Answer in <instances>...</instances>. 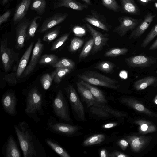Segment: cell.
I'll return each instance as SVG.
<instances>
[{
    "label": "cell",
    "mask_w": 157,
    "mask_h": 157,
    "mask_svg": "<svg viewBox=\"0 0 157 157\" xmlns=\"http://www.w3.org/2000/svg\"><path fill=\"white\" fill-rule=\"evenodd\" d=\"M14 128L24 157L46 156L44 148L27 123L20 122Z\"/></svg>",
    "instance_id": "obj_1"
},
{
    "label": "cell",
    "mask_w": 157,
    "mask_h": 157,
    "mask_svg": "<svg viewBox=\"0 0 157 157\" xmlns=\"http://www.w3.org/2000/svg\"><path fill=\"white\" fill-rule=\"evenodd\" d=\"M44 101L42 94L35 87L31 89L26 96L25 113L36 122L40 121L37 113L41 115L44 114Z\"/></svg>",
    "instance_id": "obj_2"
},
{
    "label": "cell",
    "mask_w": 157,
    "mask_h": 157,
    "mask_svg": "<svg viewBox=\"0 0 157 157\" xmlns=\"http://www.w3.org/2000/svg\"><path fill=\"white\" fill-rule=\"evenodd\" d=\"M78 77L81 80L91 85L100 86L112 89L119 87V82L93 70L86 71L79 74Z\"/></svg>",
    "instance_id": "obj_3"
},
{
    "label": "cell",
    "mask_w": 157,
    "mask_h": 157,
    "mask_svg": "<svg viewBox=\"0 0 157 157\" xmlns=\"http://www.w3.org/2000/svg\"><path fill=\"white\" fill-rule=\"evenodd\" d=\"M54 113L60 119L66 121L70 120L69 110L66 100L62 91L59 89L52 102Z\"/></svg>",
    "instance_id": "obj_4"
},
{
    "label": "cell",
    "mask_w": 157,
    "mask_h": 157,
    "mask_svg": "<svg viewBox=\"0 0 157 157\" xmlns=\"http://www.w3.org/2000/svg\"><path fill=\"white\" fill-rule=\"evenodd\" d=\"M0 54L3 66L6 72L10 71L14 62L18 61V54L8 46L7 38L1 42Z\"/></svg>",
    "instance_id": "obj_5"
},
{
    "label": "cell",
    "mask_w": 157,
    "mask_h": 157,
    "mask_svg": "<svg viewBox=\"0 0 157 157\" xmlns=\"http://www.w3.org/2000/svg\"><path fill=\"white\" fill-rule=\"evenodd\" d=\"M48 129L51 131L56 133L66 135H73L78 131V127L58 121L56 118L52 116L47 123Z\"/></svg>",
    "instance_id": "obj_6"
},
{
    "label": "cell",
    "mask_w": 157,
    "mask_h": 157,
    "mask_svg": "<svg viewBox=\"0 0 157 157\" xmlns=\"http://www.w3.org/2000/svg\"><path fill=\"white\" fill-rule=\"evenodd\" d=\"M72 108L81 121L86 120L84 108L76 90L73 86L69 85L65 88Z\"/></svg>",
    "instance_id": "obj_7"
},
{
    "label": "cell",
    "mask_w": 157,
    "mask_h": 157,
    "mask_svg": "<svg viewBox=\"0 0 157 157\" xmlns=\"http://www.w3.org/2000/svg\"><path fill=\"white\" fill-rule=\"evenodd\" d=\"M119 24L113 30L121 37L124 36L129 31L133 30L143 21L141 19L122 16L118 18Z\"/></svg>",
    "instance_id": "obj_8"
},
{
    "label": "cell",
    "mask_w": 157,
    "mask_h": 157,
    "mask_svg": "<svg viewBox=\"0 0 157 157\" xmlns=\"http://www.w3.org/2000/svg\"><path fill=\"white\" fill-rule=\"evenodd\" d=\"M125 60L130 67L145 68L155 63L157 61V57L140 54L126 58Z\"/></svg>",
    "instance_id": "obj_9"
},
{
    "label": "cell",
    "mask_w": 157,
    "mask_h": 157,
    "mask_svg": "<svg viewBox=\"0 0 157 157\" xmlns=\"http://www.w3.org/2000/svg\"><path fill=\"white\" fill-rule=\"evenodd\" d=\"M90 110L93 114L104 118L113 116L121 117L126 115V113H125L113 109L105 104H94L90 107Z\"/></svg>",
    "instance_id": "obj_10"
},
{
    "label": "cell",
    "mask_w": 157,
    "mask_h": 157,
    "mask_svg": "<svg viewBox=\"0 0 157 157\" xmlns=\"http://www.w3.org/2000/svg\"><path fill=\"white\" fill-rule=\"evenodd\" d=\"M30 20L23 18L19 21L15 28L16 48L18 50L24 46L25 42L27 36V31L30 23Z\"/></svg>",
    "instance_id": "obj_11"
},
{
    "label": "cell",
    "mask_w": 157,
    "mask_h": 157,
    "mask_svg": "<svg viewBox=\"0 0 157 157\" xmlns=\"http://www.w3.org/2000/svg\"><path fill=\"white\" fill-rule=\"evenodd\" d=\"M43 47L40 39H38L32 50L29 63L23 73L24 77L28 76L34 70L42 53Z\"/></svg>",
    "instance_id": "obj_12"
},
{
    "label": "cell",
    "mask_w": 157,
    "mask_h": 157,
    "mask_svg": "<svg viewBox=\"0 0 157 157\" xmlns=\"http://www.w3.org/2000/svg\"><path fill=\"white\" fill-rule=\"evenodd\" d=\"M88 29L94 40V45L92 54H95L100 51L107 44L109 40L106 35L97 31L89 24H86Z\"/></svg>",
    "instance_id": "obj_13"
},
{
    "label": "cell",
    "mask_w": 157,
    "mask_h": 157,
    "mask_svg": "<svg viewBox=\"0 0 157 157\" xmlns=\"http://www.w3.org/2000/svg\"><path fill=\"white\" fill-rule=\"evenodd\" d=\"M84 19L90 24L105 31H109L111 28L105 17L94 10H91V14L86 15Z\"/></svg>",
    "instance_id": "obj_14"
},
{
    "label": "cell",
    "mask_w": 157,
    "mask_h": 157,
    "mask_svg": "<svg viewBox=\"0 0 157 157\" xmlns=\"http://www.w3.org/2000/svg\"><path fill=\"white\" fill-rule=\"evenodd\" d=\"M17 100L15 94L12 92H7L2 96L1 101L2 106L9 115L15 116L16 114Z\"/></svg>",
    "instance_id": "obj_15"
},
{
    "label": "cell",
    "mask_w": 157,
    "mask_h": 157,
    "mask_svg": "<svg viewBox=\"0 0 157 157\" xmlns=\"http://www.w3.org/2000/svg\"><path fill=\"white\" fill-rule=\"evenodd\" d=\"M68 16L67 13H57L46 18L44 21L38 32L43 33L64 21Z\"/></svg>",
    "instance_id": "obj_16"
},
{
    "label": "cell",
    "mask_w": 157,
    "mask_h": 157,
    "mask_svg": "<svg viewBox=\"0 0 157 157\" xmlns=\"http://www.w3.org/2000/svg\"><path fill=\"white\" fill-rule=\"evenodd\" d=\"M156 15V14L149 13L147 14L144 20L132 31L129 39H136L140 37L153 21Z\"/></svg>",
    "instance_id": "obj_17"
},
{
    "label": "cell",
    "mask_w": 157,
    "mask_h": 157,
    "mask_svg": "<svg viewBox=\"0 0 157 157\" xmlns=\"http://www.w3.org/2000/svg\"><path fill=\"white\" fill-rule=\"evenodd\" d=\"M2 153L5 157H20L21 153L16 142L12 135H10L3 147Z\"/></svg>",
    "instance_id": "obj_18"
},
{
    "label": "cell",
    "mask_w": 157,
    "mask_h": 157,
    "mask_svg": "<svg viewBox=\"0 0 157 157\" xmlns=\"http://www.w3.org/2000/svg\"><path fill=\"white\" fill-rule=\"evenodd\" d=\"M121 101L122 103L138 112L151 117H157V114L151 111L141 103L132 98H124L121 99Z\"/></svg>",
    "instance_id": "obj_19"
},
{
    "label": "cell",
    "mask_w": 157,
    "mask_h": 157,
    "mask_svg": "<svg viewBox=\"0 0 157 157\" xmlns=\"http://www.w3.org/2000/svg\"><path fill=\"white\" fill-rule=\"evenodd\" d=\"M66 7L77 11H82L88 8L86 4H82L75 0H56L54 4V9Z\"/></svg>",
    "instance_id": "obj_20"
},
{
    "label": "cell",
    "mask_w": 157,
    "mask_h": 157,
    "mask_svg": "<svg viewBox=\"0 0 157 157\" xmlns=\"http://www.w3.org/2000/svg\"><path fill=\"white\" fill-rule=\"evenodd\" d=\"M32 0H22L16 9L13 16L14 25L21 20L26 14L30 6Z\"/></svg>",
    "instance_id": "obj_21"
},
{
    "label": "cell",
    "mask_w": 157,
    "mask_h": 157,
    "mask_svg": "<svg viewBox=\"0 0 157 157\" xmlns=\"http://www.w3.org/2000/svg\"><path fill=\"white\" fill-rule=\"evenodd\" d=\"M125 138L132 149L136 152L139 151L149 141L148 138L143 136H128Z\"/></svg>",
    "instance_id": "obj_22"
},
{
    "label": "cell",
    "mask_w": 157,
    "mask_h": 157,
    "mask_svg": "<svg viewBox=\"0 0 157 157\" xmlns=\"http://www.w3.org/2000/svg\"><path fill=\"white\" fill-rule=\"evenodd\" d=\"M34 44V42H32L30 43L20 60L16 71V76L17 78H20L27 67V64L33 50Z\"/></svg>",
    "instance_id": "obj_23"
},
{
    "label": "cell",
    "mask_w": 157,
    "mask_h": 157,
    "mask_svg": "<svg viewBox=\"0 0 157 157\" xmlns=\"http://www.w3.org/2000/svg\"><path fill=\"white\" fill-rule=\"evenodd\" d=\"M78 92L86 103L88 108L93 105L95 103L94 98L89 89L80 81L76 83Z\"/></svg>",
    "instance_id": "obj_24"
},
{
    "label": "cell",
    "mask_w": 157,
    "mask_h": 157,
    "mask_svg": "<svg viewBox=\"0 0 157 157\" xmlns=\"http://www.w3.org/2000/svg\"><path fill=\"white\" fill-rule=\"evenodd\" d=\"M80 82L87 87L91 92L95 100V104L102 105L107 102V100L103 92L98 88L81 80Z\"/></svg>",
    "instance_id": "obj_25"
},
{
    "label": "cell",
    "mask_w": 157,
    "mask_h": 157,
    "mask_svg": "<svg viewBox=\"0 0 157 157\" xmlns=\"http://www.w3.org/2000/svg\"><path fill=\"white\" fill-rule=\"evenodd\" d=\"M121 8L125 13L132 15H140V11L133 0H120Z\"/></svg>",
    "instance_id": "obj_26"
},
{
    "label": "cell",
    "mask_w": 157,
    "mask_h": 157,
    "mask_svg": "<svg viewBox=\"0 0 157 157\" xmlns=\"http://www.w3.org/2000/svg\"><path fill=\"white\" fill-rule=\"evenodd\" d=\"M157 82L156 77L153 76H148L136 81L134 84V87L136 90H142L154 85Z\"/></svg>",
    "instance_id": "obj_27"
},
{
    "label": "cell",
    "mask_w": 157,
    "mask_h": 157,
    "mask_svg": "<svg viewBox=\"0 0 157 157\" xmlns=\"http://www.w3.org/2000/svg\"><path fill=\"white\" fill-rule=\"evenodd\" d=\"M45 143L56 153L62 157H70L68 153L57 142L52 139L47 138Z\"/></svg>",
    "instance_id": "obj_28"
},
{
    "label": "cell",
    "mask_w": 157,
    "mask_h": 157,
    "mask_svg": "<svg viewBox=\"0 0 157 157\" xmlns=\"http://www.w3.org/2000/svg\"><path fill=\"white\" fill-rule=\"evenodd\" d=\"M135 123L139 126L140 133L147 134L155 131L156 128L152 123L144 120H139L136 121Z\"/></svg>",
    "instance_id": "obj_29"
},
{
    "label": "cell",
    "mask_w": 157,
    "mask_h": 157,
    "mask_svg": "<svg viewBox=\"0 0 157 157\" xmlns=\"http://www.w3.org/2000/svg\"><path fill=\"white\" fill-rule=\"evenodd\" d=\"M73 69L64 68H57L51 74L53 80L56 83L60 82L62 79Z\"/></svg>",
    "instance_id": "obj_30"
},
{
    "label": "cell",
    "mask_w": 157,
    "mask_h": 157,
    "mask_svg": "<svg viewBox=\"0 0 157 157\" xmlns=\"http://www.w3.org/2000/svg\"><path fill=\"white\" fill-rule=\"evenodd\" d=\"M103 134H97L92 135L85 140L83 143L84 146H89L100 144L105 139Z\"/></svg>",
    "instance_id": "obj_31"
},
{
    "label": "cell",
    "mask_w": 157,
    "mask_h": 157,
    "mask_svg": "<svg viewBox=\"0 0 157 157\" xmlns=\"http://www.w3.org/2000/svg\"><path fill=\"white\" fill-rule=\"evenodd\" d=\"M46 6L45 0H33L31 5L30 9L36 11L38 14L41 15L45 11Z\"/></svg>",
    "instance_id": "obj_32"
},
{
    "label": "cell",
    "mask_w": 157,
    "mask_h": 157,
    "mask_svg": "<svg viewBox=\"0 0 157 157\" xmlns=\"http://www.w3.org/2000/svg\"><path fill=\"white\" fill-rule=\"evenodd\" d=\"M58 57L55 54H44L41 57L39 61L40 65H49L52 67L59 61Z\"/></svg>",
    "instance_id": "obj_33"
},
{
    "label": "cell",
    "mask_w": 157,
    "mask_h": 157,
    "mask_svg": "<svg viewBox=\"0 0 157 157\" xmlns=\"http://www.w3.org/2000/svg\"><path fill=\"white\" fill-rule=\"evenodd\" d=\"M115 65L113 63L108 61H103L98 63L94 68L107 73H112Z\"/></svg>",
    "instance_id": "obj_34"
},
{
    "label": "cell",
    "mask_w": 157,
    "mask_h": 157,
    "mask_svg": "<svg viewBox=\"0 0 157 157\" xmlns=\"http://www.w3.org/2000/svg\"><path fill=\"white\" fill-rule=\"evenodd\" d=\"M128 51V49L126 48H113L106 51L104 56L108 57H116L125 54Z\"/></svg>",
    "instance_id": "obj_35"
},
{
    "label": "cell",
    "mask_w": 157,
    "mask_h": 157,
    "mask_svg": "<svg viewBox=\"0 0 157 157\" xmlns=\"http://www.w3.org/2000/svg\"><path fill=\"white\" fill-rule=\"evenodd\" d=\"M94 45V40L93 37L90 39L85 44L81 52L79 58L81 60L86 57L92 49Z\"/></svg>",
    "instance_id": "obj_36"
},
{
    "label": "cell",
    "mask_w": 157,
    "mask_h": 157,
    "mask_svg": "<svg viewBox=\"0 0 157 157\" xmlns=\"http://www.w3.org/2000/svg\"><path fill=\"white\" fill-rule=\"evenodd\" d=\"M157 36V24L151 29L144 39L141 44V47H147Z\"/></svg>",
    "instance_id": "obj_37"
},
{
    "label": "cell",
    "mask_w": 157,
    "mask_h": 157,
    "mask_svg": "<svg viewBox=\"0 0 157 157\" xmlns=\"http://www.w3.org/2000/svg\"><path fill=\"white\" fill-rule=\"evenodd\" d=\"M75 66L74 62L72 60L66 58H63L53 66L55 68H64L73 69Z\"/></svg>",
    "instance_id": "obj_38"
},
{
    "label": "cell",
    "mask_w": 157,
    "mask_h": 157,
    "mask_svg": "<svg viewBox=\"0 0 157 157\" xmlns=\"http://www.w3.org/2000/svg\"><path fill=\"white\" fill-rule=\"evenodd\" d=\"M41 18L40 16H36L34 17L31 22L27 31L28 38L33 37L35 36V33L38 26V24L37 22V21Z\"/></svg>",
    "instance_id": "obj_39"
},
{
    "label": "cell",
    "mask_w": 157,
    "mask_h": 157,
    "mask_svg": "<svg viewBox=\"0 0 157 157\" xmlns=\"http://www.w3.org/2000/svg\"><path fill=\"white\" fill-rule=\"evenodd\" d=\"M61 27L59 26L45 34L43 38V41L50 42L56 38L59 34Z\"/></svg>",
    "instance_id": "obj_40"
},
{
    "label": "cell",
    "mask_w": 157,
    "mask_h": 157,
    "mask_svg": "<svg viewBox=\"0 0 157 157\" xmlns=\"http://www.w3.org/2000/svg\"><path fill=\"white\" fill-rule=\"evenodd\" d=\"M103 5L108 9L115 12L120 10V6L116 0H102Z\"/></svg>",
    "instance_id": "obj_41"
},
{
    "label": "cell",
    "mask_w": 157,
    "mask_h": 157,
    "mask_svg": "<svg viewBox=\"0 0 157 157\" xmlns=\"http://www.w3.org/2000/svg\"><path fill=\"white\" fill-rule=\"evenodd\" d=\"M53 80L51 75L48 73L44 74L41 76L40 81L44 89L47 90L50 88Z\"/></svg>",
    "instance_id": "obj_42"
},
{
    "label": "cell",
    "mask_w": 157,
    "mask_h": 157,
    "mask_svg": "<svg viewBox=\"0 0 157 157\" xmlns=\"http://www.w3.org/2000/svg\"><path fill=\"white\" fill-rule=\"evenodd\" d=\"M83 44L82 40L78 37H74L71 40L69 46V50L71 52H75L79 49Z\"/></svg>",
    "instance_id": "obj_43"
},
{
    "label": "cell",
    "mask_w": 157,
    "mask_h": 157,
    "mask_svg": "<svg viewBox=\"0 0 157 157\" xmlns=\"http://www.w3.org/2000/svg\"><path fill=\"white\" fill-rule=\"evenodd\" d=\"M69 33H66L56 40L52 44L51 48L52 51H54L62 46L68 39Z\"/></svg>",
    "instance_id": "obj_44"
},
{
    "label": "cell",
    "mask_w": 157,
    "mask_h": 157,
    "mask_svg": "<svg viewBox=\"0 0 157 157\" xmlns=\"http://www.w3.org/2000/svg\"><path fill=\"white\" fill-rule=\"evenodd\" d=\"M16 71L8 74L3 78L4 81L10 86L15 85L17 82Z\"/></svg>",
    "instance_id": "obj_45"
},
{
    "label": "cell",
    "mask_w": 157,
    "mask_h": 157,
    "mask_svg": "<svg viewBox=\"0 0 157 157\" xmlns=\"http://www.w3.org/2000/svg\"><path fill=\"white\" fill-rule=\"evenodd\" d=\"M74 34L76 36L79 37H82L86 34V30L83 27L76 26H74L72 29Z\"/></svg>",
    "instance_id": "obj_46"
},
{
    "label": "cell",
    "mask_w": 157,
    "mask_h": 157,
    "mask_svg": "<svg viewBox=\"0 0 157 157\" xmlns=\"http://www.w3.org/2000/svg\"><path fill=\"white\" fill-rule=\"evenodd\" d=\"M11 13L10 10H7L3 14L0 16V25L5 22L10 17Z\"/></svg>",
    "instance_id": "obj_47"
},
{
    "label": "cell",
    "mask_w": 157,
    "mask_h": 157,
    "mask_svg": "<svg viewBox=\"0 0 157 157\" xmlns=\"http://www.w3.org/2000/svg\"><path fill=\"white\" fill-rule=\"evenodd\" d=\"M129 156L124 153L118 151H114L109 154V157H128Z\"/></svg>",
    "instance_id": "obj_48"
},
{
    "label": "cell",
    "mask_w": 157,
    "mask_h": 157,
    "mask_svg": "<svg viewBox=\"0 0 157 157\" xmlns=\"http://www.w3.org/2000/svg\"><path fill=\"white\" fill-rule=\"evenodd\" d=\"M128 141L124 139L120 140L118 142V144L121 148L125 151L128 146Z\"/></svg>",
    "instance_id": "obj_49"
},
{
    "label": "cell",
    "mask_w": 157,
    "mask_h": 157,
    "mask_svg": "<svg viewBox=\"0 0 157 157\" xmlns=\"http://www.w3.org/2000/svg\"><path fill=\"white\" fill-rule=\"evenodd\" d=\"M117 124H118L116 122H110L104 124L102 127L104 129H109L117 126Z\"/></svg>",
    "instance_id": "obj_50"
},
{
    "label": "cell",
    "mask_w": 157,
    "mask_h": 157,
    "mask_svg": "<svg viewBox=\"0 0 157 157\" xmlns=\"http://www.w3.org/2000/svg\"><path fill=\"white\" fill-rule=\"evenodd\" d=\"M100 156L101 157H109V154L106 149H102L100 151Z\"/></svg>",
    "instance_id": "obj_51"
},
{
    "label": "cell",
    "mask_w": 157,
    "mask_h": 157,
    "mask_svg": "<svg viewBox=\"0 0 157 157\" xmlns=\"http://www.w3.org/2000/svg\"><path fill=\"white\" fill-rule=\"evenodd\" d=\"M149 50L153 51L157 49V39L149 47Z\"/></svg>",
    "instance_id": "obj_52"
},
{
    "label": "cell",
    "mask_w": 157,
    "mask_h": 157,
    "mask_svg": "<svg viewBox=\"0 0 157 157\" xmlns=\"http://www.w3.org/2000/svg\"><path fill=\"white\" fill-rule=\"evenodd\" d=\"M141 4L144 5L147 4L151 1V0H137Z\"/></svg>",
    "instance_id": "obj_53"
},
{
    "label": "cell",
    "mask_w": 157,
    "mask_h": 157,
    "mask_svg": "<svg viewBox=\"0 0 157 157\" xmlns=\"http://www.w3.org/2000/svg\"><path fill=\"white\" fill-rule=\"evenodd\" d=\"M9 0H1V3L2 6H4L6 4Z\"/></svg>",
    "instance_id": "obj_54"
},
{
    "label": "cell",
    "mask_w": 157,
    "mask_h": 157,
    "mask_svg": "<svg viewBox=\"0 0 157 157\" xmlns=\"http://www.w3.org/2000/svg\"><path fill=\"white\" fill-rule=\"evenodd\" d=\"M86 4L91 5L92 4L90 1V0H82Z\"/></svg>",
    "instance_id": "obj_55"
},
{
    "label": "cell",
    "mask_w": 157,
    "mask_h": 157,
    "mask_svg": "<svg viewBox=\"0 0 157 157\" xmlns=\"http://www.w3.org/2000/svg\"><path fill=\"white\" fill-rule=\"evenodd\" d=\"M154 102L155 104L157 105V95L155 97L154 100Z\"/></svg>",
    "instance_id": "obj_56"
},
{
    "label": "cell",
    "mask_w": 157,
    "mask_h": 157,
    "mask_svg": "<svg viewBox=\"0 0 157 157\" xmlns=\"http://www.w3.org/2000/svg\"><path fill=\"white\" fill-rule=\"evenodd\" d=\"M155 7L157 8V3H155Z\"/></svg>",
    "instance_id": "obj_57"
},
{
    "label": "cell",
    "mask_w": 157,
    "mask_h": 157,
    "mask_svg": "<svg viewBox=\"0 0 157 157\" xmlns=\"http://www.w3.org/2000/svg\"><path fill=\"white\" fill-rule=\"evenodd\" d=\"M154 0V1H155V0Z\"/></svg>",
    "instance_id": "obj_58"
}]
</instances>
